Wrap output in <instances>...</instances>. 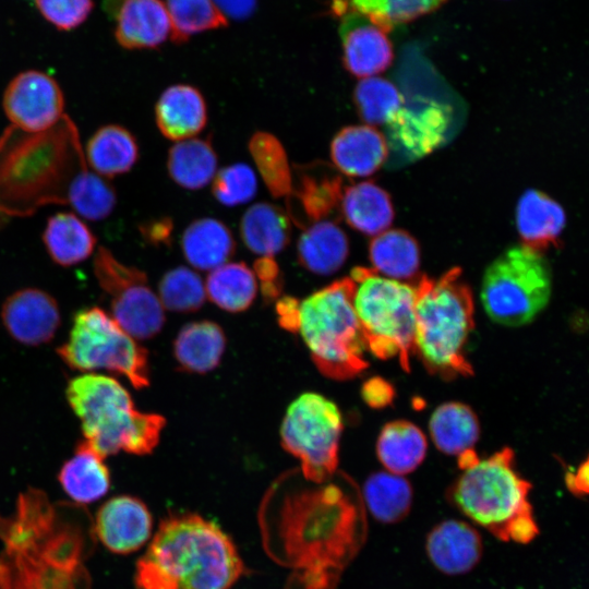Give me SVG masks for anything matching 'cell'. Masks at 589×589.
<instances>
[{"label": "cell", "mask_w": 589, "mask_h": 589, "mask_svg": "<svg viewBox=\"0 0 589 589\" xmlns=\"http://www.w3.org/2000/svg\"><path fill=\"white\" fill-rule=\"evenodd\" d=\"M106 5L116 20V40L125 49H155L171 36L163 0H107Z\"/></svg>", "instance_id": "cell-17"}, {"label": "cell", "mask_w": 589, "mask_h": 589, "mask_svg": "<svg viewBox=\"0 0 589 589\" xmlns=\"http://www.w3.org/2000/svg\"><path fill=\"white\" fill-rule=\"evenodd\" d=\"M414 353L432 372L449 378L473 373L465 346L473 328V299L460 268L414 285Z\"/></svg>", "instance_id": "cell-7"}, {"label": "cell", "mask_w": 589, "mask_h": 589, "mask_svg": "<svg viewBox=\"0 0 589 589\" xmlns=\"http://www.w3.org/2000/svg\"><path fill=\"white\" fill-rule=\"evenodd\" d=\"M353 99L360 117L366 123L384 127L405 101L392 82L378 76L361 79L354 88Z\"/></svg>", "instance_id": "cell-42"}, {"label": "cell", "mask_w": 589, "mask_h": 589, "mask_svg": "<svg viewBox=\"0 0 589 589\" xmlns=\"http://www.w3.org/2000/svg\"><path fill=\"white\" fill-rule=\"evenodd\" d=\"M225 347L226 338L221 327L211 321H200L180 329L173 352L185 371L206 373L219 364Z\"/></svg>", "instance_id": "cell-31"}, {"label": "cell", "mask_w": 589, "mask_h": 589, "mask_svg": "<svg viewBox=\"0 0 589 589\" xmlns=\"http://www.w3.org/2000/svg\"><path fill=\"white\" fill-rule=\"evenodd\" d=\"M479 423L473 411L460 402L437 407L430 419V433L436 447L450 455L472 449L479 437Z\"/></svg>", "instance_id": "cell-34"}, {"label": "cell", "mask_w": 589, "mask_h": 589, "mask_svg": "<svg viewBox=\"0 0 589 589\" xmlns=\"http://www.w3.org/2000/svg\"><path fill=\"white\" fill-rule=\"evenodd\" d=\"M249 151L269 193L276 199H290L292 171L280 141L264 131L255 132L249 141Z\"/></svg>", "instance_id": "cell-39"}, {"label": "cell", "mask_w": 589, "mask_h": 589, "mask_svg": "<svg viewBox=\"0 0 589 589\" xmlns=\"http://www.w3.org/2000/svg\"><path fill=\"white\" fill-rule=\"evenodd\" d=\"M340 206L348 225L368 236L384 232L394 218L388 194L370 181L359 182L344 190Z\"/></svg>", "instance_id": "cell-29"}, {"label": "cell", "mask_w": 589, "mask_h": 589, "mask_svg": "<svg viewBox=\"0 0 589 589\" xmlns=\"http://www.w3.org/2000/svg\"><path fill=\"white\" fill-rule=\"evenodd\" d=\"M388 155L385 136L371 125L341 129L330 143L335 167L349 177H368L381 168Z\"/></svg>", "instance_id": "cell-20"}, {"label": "cell", "mask_w": 589, "mask_h": 589, "mask_svg": "<svg viewBox=\"0 0 589 589\" xmlns=\"http://www.w3.org/2000/svg\"><path fill=\"white\" fill-rule=\"evenodd\" d=\"M245 567L230 537L199 514L163 518L135 565L136 589H231Z\"/></svg>", "instance_id": "cell-2"}, {"label": "cell", "mask_w": 589, "mask_h": 589, "mask_svg": "<svg viewBox=\"0 0 589 589\" xmlns=\"http://www.w3.org/2000/svg\"><path fill=\"white\" fill-rule=\"evenodd\" d=\"M446 0H334L333 12L356 11L386 33L440 8Z\"/></svg>", "instance_id": "cell-38"}, {"label": "cell", "mask_w": 589, "mask_h": 589, "mask_svg": "<svg viewBox=\"0 0 589 589\" xmlns=\"http://www.w3.org/2000/svg\"><path fill=\"white\" fill-rule=\"evenodd\" d=\"M342 431L337 406L316 393H304L288 407L280 428L283 447L299 459L304 478L324 483L336 471Z\"/></svg>", "instance_id": "cell-11"}, {"label": "cell", "mask_w": 589, "mask_h": 589, "mask_svg": "<svg viewBox=\"0 0 589 589\" xmlns=\"http://www.w3.org/2000/svg\"><path fill=\"white\" fill-rule=\"evenodd\" d=\"M181 248L190 265L201 271H213L233 255L236 242L224 223L206 217L185 228Z\"/></svg>", "instance_id": "cell-26"}, {"label": "cell", "mask_w": 589, "mask_h": 589, "mask_svg": "<svg viewBox=\"0 0 589 589\" xmlns=\"http://www.w3.org/2000/svg\"><path fill=\"white\" fill-rule=\"evenodd\" d=\"M99 287L110 297L111 317L134 339L156 336L165 323V309L151 289L146 274L99 247L93 261Z\"/></svg>", "instance_id": "cell-12"}, {"label": "cell", "mask_w": 589, "mask_h": 589, "mask_svg": "<svg viewBox=\"0 0 589 589\" xmlns=\"http://www.w3.org/2000/svg\"><path fill=\"white\" fill-rule=\"evenodd\" d=\"M340 17L339 34L346 70L360 79L385 71L394 58L386 32L356 11H346Z\"/></svg>", "instance_id": "cell-16"}, {"label": "cell", "mask_w": 589, "mask_h": 589, "mask_svg": "<svg viewBox=\"0 0 589 589\" xmlns=\"http://www.w3.org/2000/svg\"><path fill=\"white\" fill-rule=\"evenodd\" d=\"M43 242L56 264L70 267L93 254L97 239L77 215L61 212L48 218Z\"/></svg>", "instance_id": "cell-27"}, {"label": "cell", "mask_w": 589, "mask_h": 589, "mask_svg": "<svg viewBox=\"0 0 589 589\" xmlns=\"http://www.w3.org/2000/svg\"><path fill=\"white\" fill-rule=\"evenodd\" d=\"M135 136L124 127H100L86 144V160L99 176L112 178L130 171L139 159Z\"/></svg>", "instance_id": "cell-28"}, {"label": "cell", "mask_w": 589, "mask_h": 589, "mask_svg": "<svg viewBox=\"0 0 589 589\" xmlns=\"http://www.w3.org/2000/svg\"><path fill=\"white\" fill-rule=\"evenodd\" d=\"M349 243L342 229L330 220L313 223L297 243L299 263L316 275H332L346 262Z\"/></svg>", "instance_id": "cell-25"}, {"label": "cell", "mask_w": 589, "mask_h": 589, "mask_svg": "<svg viewBox=\"0 0 589 589\" xmlns=\"http://www.w3.org/2000/svg\"><path fill=\"white\" fill-rule=\"evenodd\" d=\"M458 464L462 473L450 501L462 514L502 541L526 544L539 533L528 498L531 485L517 473L510 448L484 459L469 449Z\"/></svg>", "instance_id": "cell-5"}, {"label": "cell", "mask_w": 589, "mask_h": 589, "mask_svg": "<svg viewBox=\"0 0 589 589\" xmlns=\"http://www.w3.org/2000/svg\"><path fill=\"white\" fill-rule=\"evenodd\" d=\"M171 21V39L176 44L206 31L226 27L228 19L213 0H166Z\"/></svg>", "instance_id": "cell-41"}, {"label": "cell", "mask_w": 589, "mask_h": 589, "mask_svg": "<svg viewBox=\"0 0 589 589\" xmlns=\"http://www.w3.org/2000/svg\"><path fill=\"white\" fill-rule=\"evenodd\" d=\"M254 272L244 263H225L211 271L205 291L213 303L229 312L247 310L257 292Z\"/></svg>", "instance_id": "cell-36"}, {"label": "cell", "mask_w": 589, "mask_h": 589, "mask_svg": "<svg viewBox=\"0 0 589 589\" xmlns=\"http://www.w3.org/2000/svg\"><path fill=\"white\" fill-rule=\"evenodd\" d=\"M516 221L524 245L539 252L557 241L566 218L558 203L540 191L527 190L519 199Z\"/></svg>", "instance_id": "cell-24"}, {"label": "cell", "mask_w": 589, "mask_h": 589, "mask_svg": "<svg viewBox=\"0 0 589 589\" xmlns=\"http://www.w3.org/2000/svg\"><path fill=\"white\" fill-rule=\"evenodd\" d=\"M254 274L261 283L266 298L276 297L281 289L280 273L273 257L261 256L254 262Z\"/></svg>", "instance_id": "cell-46"}, {"label": "cell", "mask_w": 589, "mask_h": 589, "mask_svg": "<svg viewBox=\"0 0 589 589\" xmlns=\"http://www.w3.org/2000/svg\"><path fill=\"white\" fill-rule=\"evenodd\" d=\"M425 550L432 564L447 575L470 572L482 555L481 536L460 520H444L430 531Z\"/></svg>", "instance_id": "cell-19"}, {"label": "cell", "mask_w": 589, "mask_h": 589, "mask_svg": "<svg viewBox=\"0 0 589 589\" xmlns=\"http://www.w3.org/2000/svg\"><path fill=\"white\" fill-rule=\"evenodd\" d=\"M155 119L165 137L178 142L191 139L206 125V101L202 93L191 85H171L156 103Z\"/></svg>", "instance_id": "cell-21"}, {"label": "cell", "mask_w": 589, "mask_h": 589, "mask_svg": "<svg viewBox=\"0 0 589 589\" xmlns=\"http://www.w3.org/2000/svg\"><path fill=\"white\" fill-rule=\"evenodd\" d=\"M158 292L164 309L175 312L199 310L206 296L202 278L184 266L168 271L160 279Z\"/></svg>", "instance_id": "cell-43"}, {"label": "cell", "mask_w": 589, "mask_h": 589, "mask_svg": "<svg viewBox=\"0 0 589 589\" xmlns=\"http://www.w3.org/2000/svg\"><path fill=\"white\" fill-rule=\"evenodd\" d=\"M65 396L80 419L84 440L101 457L119 452L146 455L158 444L165 418L139 411L117 380L83 374L68 383Z\"/></svg>", "instance_id": "cell-6"}, {"label": "cell", "mask_w": 589, "mask_h": 589, "mask_svg": "<svg viewBox=\"0 0 589 589\" xmlns=\"http://www.w3.org/2000/svg\"><path fill=\"white\" fill-rule=\"evenodd\" d=\"M173 229L172 220L168 217L145 223L141 227L143 238L152 244H168Z\"/></svg>", "instance_id": "cell-47"}, {"label": "cell", "mask_w": 589, "mask_h": 589, "mask_svg": "<svg viewBox=\"0 0 589 589\" xmlns=\"http://www.w3.org/2000/svg\"><path fill=\"white\" fill-rule=\"evenodd\" d=\"M349 277L354 283L353 306L366 349L380 359L397 358L409 371L414 353V286L360 266Z\"/></svg>", "instance_id": "cell-8"}, {"label": "cell", "mask_w": 589, "mask_h": 589, "mask_svg": "<svg viewBox=\"0 0 589 589\" xmlns=\"http://www.w3.org/2000/svg\"><path fill=\"white\" fill-rule=\"evenodd\" d=\"M551 276L540 254L525 245L507 250L485 271L481 301L496 323L519 326L532 321L546 305Z\"/></svg>", "instance_id": "cell-10"}, {"label": "cell", "mask_w": 589, "mask_h": 589, "mask_svg": "<svg viewBox=\"0 0 589 589\" xmlns=\"http://www.w3.org/2000/svg\"><path fill=\"white\" fill-rule=\"evenodd\" d=\"M448 124L445 109L434 101L409 105L405 99L392 121L385 125L390 143L409 157L432 152L443 141Z\"/></svg>", "instance_id": "cell-18"}, {"label": "cell", "mask_w": 589, "mask_h": 589, "mask_svg": "<svg viewBox=\"0 0 589 589\" xmlns=\"http://www.w3.org/2000/svg\"><path fill=\"white\" fill-rule=\"evenodd\" d=\"M364 531L361 506L335 484L287 495L276 533L284 563L294 572L291 588L334 589Z\"/></svg>", "instance_id": "cell-1"}, {"label": "cell", "mask_w": 589, "mask_h": 589, "mask_svg": "<svg viewBox=\"0 0 589 589\" xmlns=\"http://www.w3.org/2000/svg\"><path fill=\"white\" fill-rule=\"evenodd\" d=\"M353 292V280L345 277L301 301L286 297L277 303L281 326L301 335L318 371L333 380L352 378L368 368Z\"/></svg>", "instance_id": "cell-4"}, {"label": "cell", "mask_w": 589, "mask_h": 589, "mask_svg": "<svg viewBox=\"0 0 589 589\" xmlns=\"http://www.w3.org/2000/svg\"><path fill=\"white\" fill-rule=\"evenodd\" d=\"M373 269L387 278L404 280L419 269L420 252L416 240L402 230H385L370 243Z\"/></svg>", "instance_id": "cell-35"}, {"label": "cell", "mask_w": 589, "mask_h": 589, "mask_svg": "<svg viewBox=\"0 0 589 589\" xmlns=\"http://www.w3.org/2000/svg\"><path fill=\"white\" fill-rule=\"evenodd\" d=\"M290 199L311 223L325 220L340 205L344 193L341 177L326 163L313 161L296 167Z\"/></svg>", "instance_id": "cell-22"}, {"label": "cell", "mask_w": 589, "mask_h": 589, "mask_svg": "<svg viewBox=\"0 0 589 589\" xmlns=\"http://www.w3.org/2000/svg\"><path fill=\"white\" fill-rule=\"evenodd\" d=\"M41 15L60 31L81 25L92 12L93 0H35Z\"/></svg>", "instance_id": "cell-45"}, {"label": "cell", "mask_w": 589, "mask_h": 589, "mask_svg": "<svg viewBox=\"0 0 589 589\" xmlns=\"http://www.w3.org/2000/svg\"><path fill=\"white\" fill-rule=\"evenodd\" d=\"M376 452L388 472L402 476L413 471L423 461L426 438L411 422L394 421L382 429Z\"/></svg>", "instance_id": "cell-32"}, {"label": "cell", "mask_w": 589, "mask_h": 589, "mask_svg": "<svg viewBox=\"0 0 589 589\" xmlns=\"http://www.w3.org/2000/svg\"><path fill=\"white\" fill-rule=\"evenodd\" d=\"M104 459L85 440L76 444L74 455L58 472V481L72 501L89 504L108 493L111 478Z\"/></svg>", "instance_id": "cell-23"}, {"label": "cell", "mask_w": 589, "mask_h": 589, "mask_svg": "<svg viewBox=\"0 0 589 589\" xmlns=\"http://www.w3.org/2000/svg\"><path fill=\"white\" fill-rule=\"evenodd\" d=\"M86 168L77 129L67 115L38 133L11 125L0 137V211L24 216L45 204H64L73 179Z\"/></svg>", "instance_id": "cell-3"}, {"label": "cell", "mask_w": 589, "mask_h": 589, "mask_svg": "<svg viewBox=\"0 0 589 589\" xmlns=\"http://www.w3.org/2000/svg\"><path fill=\"white\" fill-rule=\"evenodd\" d=\"M57 353L73 370H106L127 377L135 388L149 385L147 350L100 308L75 313L69 338Z\"/></svg>", "instance_id": "cell-9"}, {"label": "cell", "mask_w": 589, "mask_h": 589, "mask_svg": "<svg viewBox=\"0 0 589 589\" xmlns=\"http://www.w3.org/2000/svg\"><path fill=\"white\" fill-rule=\"evenodd\" d=\"M392 388L382 380L373 378L365 383L363 397L373 407H382L392 399Z\"/></svg>", "instance_id": "cell-49"}, {"label": "cell", "mask_w": 589, "mask_h": 589, "mask_svg": "<svg viewBox=\"0 0 589 589\" xmlns=\"http://www.w3.org/2000/svg\"><path fill=\"white\" fill-rule=\"evenodd\" d=\"M1 320L7 332L26 346L50 341L61 324L57 301L37 288H24L10 294L2 304Z\"/></svg>", "instance_id": "cell-15"}, {"label": "cell", "mask_w": 589, "mask_h": 589, "mask_svg": "<svg viewBox=\"0 0 589 589\" xmlns=\"http://www.w3.org/2000/svg\"><path fill=\"white\" fill-rule=\"evenodd\" d=\"M363 497L375 519L392 524L408 515L412 503V489L399 474L376 472L365 481Z\"/></svg>", "instance_id": "cell-37"}, {"label": "cell", "mask_w": 589, "mask_h": 589, "mask_svg": "<svg viewBox=\"0 0 589 589\" xmlns=\"http://www.w3.org/2000/svg\"><path fill=\"white\" fill-rule=\"evenodd\" d=\"M79 216L93 221L107 218L117 205V193L107 178L81 171L72 181L68 201Z\"/></svg>", "instance_id": "cell-40"}, {"label": "cell", "mask_w": 589, "mask_h": 589, "mask_svg": "<svg viewBox=\"0 0 589 589\" xmlns=\"http://www.w3.org/2000/svg\"><path fill=\"white\" fill-rule=\"evenodd\" d=\"M240 233L250 251L261 256L273 257L290 241V219L280 207L269 203H257L249 207L242 216Z\"/></svg>", "instance_id": "cell-30"}, {"label": "cell", "mask_w": 589, "mask_h": 589, "mask_svg": "<svg viewBox=\"0 0 589 589\" xmlns=\"http://www.w3.org/2000/svg\"><path fill=\"white\" fill-rule=\"evenodd\" d=\"M217 155L209 140L187 139L177 142L168 153L167 169L180 187L199 190L216 175Z\"/></svg>", "instance_id": "cell-33"}, {"label": "cell", "mask_w": 589, "mask_h": 589, "mask_svg": "<svg viewBox=\"0 0 589 589\" xmlns=\"http://www.w3.org/2000/svg\"><path fill=\"white\" fill-rule=\"evenodd\" d=\"M3 110L12 125L29 133L46 131L64 116V96L58 82L38 70L19 73L3 94Z\"/></svg>", "instance_id": "cell-13"}, {"label": "cell", "mask_w": 589, "mask_h": 589, "mask_svg": "<svg viewBox=\"0 0 589 589\" xmlns=\"http://www.w3.org/2000/svg\"><path fill=\"white\" fill-rule=\"evenodd\" d=\"M213 179L212 192L215 199L226 206L248 203L257 190L254 171L242 163L220 169Z\"/></svg>", "instance_id": "cell-44"}, {"label": "cell", "mask_w": 589, "mask_h": 589, "mask_svg": "<svg viewBox=\"0 0 589 589\" xmlns=\"http://www.w3.org/2000/svg\"><path fill=\"white\" fill-rule=\"evenodd\" d=\"M566 485L576 495L588 493V460H585L576 471L566 474Z\"/></svg>", "instance_id": "cell-50"}, {"label": "cell", "mask_w": 589, "mask_h": 589, "mask_svg": "<svg viewBox=\"0 0 589 589\" xmlns=\"http://www.w3.org/2000/svg\"><path fill=\"white\" fill-rule=\"evenodd\" d=\"M153 517L143 501L118 495L105 502L95 516V533L101 544L115 554H131L151 538Z\"/></svg>", "instance_id": "cell-14"}, {"label": "cell", "mask_w": 589, "mask_h": 589, "mask_svg": "<svg viewBox=\"0 0 589 589\" xmlns=\"http://www.w3.org/2000/svg\"><path fill=\"white\" fill-rule=\"evenodd\" d=\"M213 2L225 17L233 20L248 19L257 5V0H213Z\"/></svg>", "instance_id": "cell-48"}]
</instances>
